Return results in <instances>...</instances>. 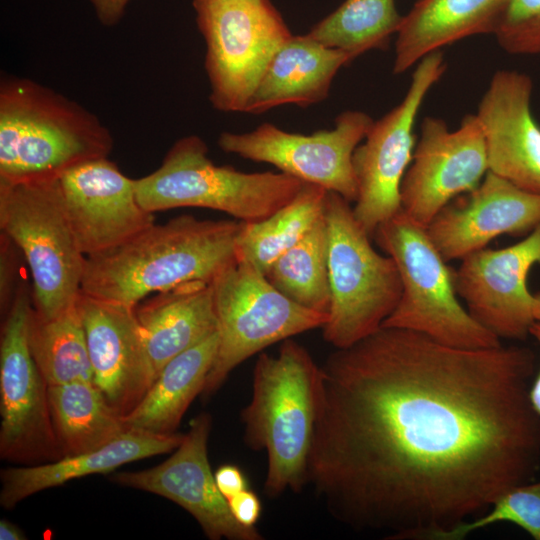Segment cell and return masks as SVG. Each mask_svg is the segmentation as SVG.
Listing matches in <instances>:
<instances>
[{
	"mask_svg": "<svg viewBox=\"0 0 540 540\" xmlns=\"http://www.w3.org/2000/svg\"><path fill=\"white\" fill-rule=\"evenodd\" d=\"M533 351L381 327L320 365L307 484L332 517L437 540L540 466Z\"/></svg>",
	"mask_w": 540,
	"mask_h": 540,
	"instance_id": "obj_1",
	"label": "cell"
},
{
	"mask_svg": "<svg viewBox=\"0 0 540 540\" xmlns=\"http://www.w3.org/2000/svg\"><path fill=\"white\" fill-rule=\"evenodd\" d=\"M239 220L175 217L111 250L87 256L81 292L136 306L147 295L192 282L211 283L236 262Z\"/></svg>",
	"mask_w": 540,
	"mask_h": 540,
	"instance_id": "obj_2",
	"label": "cell"
},
{
	"mask_svg": "<svg viewBox=\"0 0 540 540\" xmlns=\"http://www.w3.org/2000/svg\"><path fill=\"white\" fill-rule=\"evenodd\" d=\"M112 149L109 129L77 102L30 79L1 81V184L56 179Z\"/></svg>",
	"mask_w": 540,
	"mask_h": 540,
	"instance_id": "obj_3",
	"label": "cell"
},
{
	"mask_svg": "<svg viewBox=\"0 0 540 540\" xmlns=\"http://www.w3.org/2000/svg\"><path fill=\"white\" fill-rule=\"evenodd\" d=\"M320 365L292 338L277 354L261 353L255 363L252 393L240 418L244 442L267 458L264 492L274 498L299 493L307 468L318 411Z\"/></svg>",
	"mask_w": 540,
	"mask_h": 540,
	"instance_id": "obj_4",
	"label": "cell"
},
{
	"mask_svg": "<svg viewBox=\"0 0 540 540\" xmlns=\"http://www.w3.org/2000/svg\"><path fill=\"white\" fill-rule=\"evenodd\" d=\"M304 183L281 171L247 173L216 165L197 135L177 140L155 171L133 179L137 200L148 212L208 208L246 223L269 217L294 199Z\"/></svg>",
	"mask_w": 540,
	"mask_h": 540,
	"instance_id": "obj_5",
	"label": "cell"
},
{
	"mask_svg": "<svg viewBox=\"0 0 540 540\" xmlns=\"http://www.w3.org/2000/svg\"><path fill=\"white\" fill-rule=\"evenodd\" d=\"M373 238L395 261L402 283L400 300L382 327L418 332L458 348L502 344L461 305L454 269L448 266L426 227L401 209L377 227Z\"/></svg>",
	"mask_w": 540,
	"mask_h": 540,
	"instance_id": "obj_6",
	"label": "cell"
},
{
	"mask_svg": "<svg viewBox=\"0 0 540 540\" xmlns=\"http://www.w3.org/2000/svg\"><path fill=\"white\" fill-rule=\"evenodd\" d=\"M0 228L28 264L34 313L51 319L74 307L86 256L67 216L59 178L0 183Z\"/></svg>",
	"mask_w": 540,
	"mask_h": 540,
	"instance_id": "obj_7",
	"label": "cell"
},
{
	"mask_svg": "<svg viewBox=\"0 0 540 540\" xmlns=\"http://www.w3.org/2000/svg\"><path fill=\"white\" fill-rule=\"evenodd\" d=\"M350 203L336 192H327L324 219L331 303L321 329L334 348L351 346L379 330L402 293L395 261L373 248Z\"/></svg>",
	"mask_w": 540,
	"mask_h": 540,
	"instance_id": "obj_8",
	"label": "cell"
},
{
	"mask_svg": "<svg viewBox=\"0 0 540 540\" xmlns=\"http://www.w3.org/2000/svg\"><path fill=\"white\" fill-rule=\"evenodd\" d=\"M219 337L202 395L215 393L252 355L303 332L322 328L328 314L300 306L252 265L237 261L211 282Z\"/></svg>",
	"mask_w": 540,
	"mask_h": 540,
	"instance_id": "obj_9",
	"label": "cell"
},
{
	"mask_svg": "<svg viewBox=\"0 0 540 540\" xmlns=\"http://www.w3.org/2000/svg\"><path fill=\"white\" fill-rule=\"evenodd\" d=\"M206 43L209 100L224 112L245 107L277 50L292 36L270 0H193Z\"/></svg>",
	"mask_w": 540,
	"mask_h": 540,
	"instance_id": "obj_10",
	"label": "cell"
},
{
	"mask_svg": "<svg viewBox=\"0 0 540 540\" xmlns=\"http://www.w3.org/2000/svg\"><path fill=\"white\" fill-rule=\"evenodd\" d=\"M445 70L441 50L423 57L402 101L373 122L364 142L354 150L357 198L353 213L371 238L381 223L401 210V183L416 146L414 124L425 97Z\"/></svg>",
	"mask_w": 540,
	"mask_h": 540,
	"instance_id": "obj_11",
	"label": "cell"
},
{
	"mask_svg": "<svg viewBox=\"0 0 540 540\" xmlns=\"http://www.w3.org/2000/svg\"><path fill=\"white\" fill-rule=\"evenodd\" d=\"M33 302L15 294L0 338V456L26 465L62 457L54 433L48 384L32 356L29 328Z\"/></svg>",
	"mask_w": 540,
	"mask_h": 540,
	"instance_id": "obj_12",
	"label": "cell"
},
{
	"mask_svg": "<svg viewBox=\"0 0 540 540\" xmlns=\"http://www.w3.org/2000/svg\"><path fill=\"white\" fill-rule=\"evenodd\" d=\"M373 122L363 111L347 110L337 116L335 127L329 130L305 135L263 123L250 132H222L217 143L226 153L269 163L283 173L355 202L352 156Z\"/></svg>",
	"mask_w": 540,
	"mask_h": 540,
	"instance_id": "obj_13",
	"label": "cell"
},
{
	"mask_svg": "<svg viewBox=\"0 0 540 540\" xmlns=\"http://www.w3.org/2000/svg\"><path fill=\"white\" fill-rule=\"evenodd\" d=\"M488 172L484 137L475 114L451 130L438 117L422 121L400 188L401 209L427 227L454 198L474 190Z\"/></svg>",
	"mask_w": 540,
	"mask_h": 540,
	"instance_id": "obj_14",
	"label": "cell"
},
{
	"mask_svg": "<svg viewBox=\"0 0 540 540\" xmlns=\"http://www.w3.org/2000/svg\"><path fill=\"white\" fill-rule=\"evenodd\" d=\"M540 265V225L521 241L502 249L487 247L463 259L454 284L470 315L500 340H524L536 322L534 294L527 285Z\"/></svg>",
	"mask_w": 540,
	"mask_h": 540,
	"instance_id": "obj_15",
	"label": "cell"
},
{
	"mask_svg": "<svg viewBox=\"0 0 540 540\" xmlns=\"http://www.w3.org/2000/svg\"><path fill=\"white\" fill-rule=\"evenodd\" d=\"M211 426V416L199 414L164 462L145 470L113 473L110 480L175 502L195 518L211 540H261L256 528L235 520L216 485L208 459Z\"/></svg>",
	"mask_w": 540,
	"mask_h": 540,
	"instance_id": "obj_16",
	"label": "cell"
},
{
	"mask_svg": "<svg viewBox=\"0 0 540 540\" xmlns=\"http://www.w3.org/2000/svg\"><path fill=\"white\" fill-rule=\"evenodd\" d=\"M78 245L87 256L118 247L155 224L139 204L133 179L108 157L72 167L59 177Z\"/></svg>",
	"mask_w": 540,
	"mask_h": 540,
	"instance_id": "obj_17",
	"label": "cell"
},
{
	"mask_svg": "<svg viewBox=\"0 0 540 540\" xmlns=\"http://www.w3.org/2000/svg\"><path fill=\"white\" fill-rule=\"evenodd\" d=\"M79 308L93 383L121 417L133 411L155 375L135 306L96 299L81 292Z\"/></svg>",
	"mask_w": 540,
	"mask_h": 540,
	"instance_id": "obj_18",
	"label": "cell"
},
{
	"mask_svg": "<svg viewBox=\"0 0 540 540\" xmlns=\"http://www.w3.org/2000/svg\"><path fill=\"white\" fill-rule=\"evenodd\" d=\"M539 225L540 194L488 171L474 190L454 198L426 228L449 262L485 248L500 235H527Z\"/></svg>",
	"mask_w": 540,
	"mask_h": 540,
	"instance_id": "obj_19",
	"label": "cell"
},
{
	"mask_svg": "<svg viewBox=\"0 0 540 540\" xmlns=\"http://www.w3.org/2000/svg\"><path fill=\"white\" fill-rule=\"evenodd\" d=\"M533 83L516 70H498L477 113L488 171L525 191L540 194V125L531 110Z\"/></svg>",
	"mask_w": 540,
	"mask_h": 540,
	"instance_id": "obj_20",
	"label": "cell"
},
{
	"mask_svg": "<svg viewBox=\"0 0 540 540\" xmlns=\"http://www.w3.org/2000/svg\"><path fill=\"white\" fill-rule=\"evenodd\" d=\"M184 434L129 428L108 444L57 460L1 471L0 504L6 509L40 491L92 474H105L136 460L174 451Z\"/></svg>",
	"mask_w": 540,
	"mask_h": 540,
	"instance_id": "obj_21",
	"label": "cell"
},
{
	"mask_svg": "<svg viewBox=\"0 0 540 540\" xmlns=\"http://www.w3.org/2000/svg\"><path fill=\"white\" fill-rule=\"evenodd\" d=\"M352 60L308 34L292 35L274 54L244 112L260 114L284 104L307 107L327 98L341 67Z\"/></svg>",
	"mask_w": 540,
	"mask_h": 540,
	"instance_id": "obj_22",
	"label": "cell"
},
{
	"mask_svg": "<svg viewBox=\"0 0 540 540\" xmlns=\"http://www.w3.org/2000/svg\"><path fill=\"white\" fill-rule=\"evenodd\" d=\"M509 0H418L396 33L393 73L467 37L495 33Z\"/></svg>",
	"mask_w": 540,
	"mask_h": 540,
	"instance_id": "obj_23",
	"label": "cell"
},
{
	"mask_svg": "<svg viewBox=\"0 0 540 540\" xmlns=\"http://www.w3.org/2000/svg\"><path fill=\"white\" fill-rule=\"evenodd\" d=\"M135 313L155 378L172 358L217 331L211 283L158 292L137 304Z\"/></svg>",
	"mask_w": 540,
	"mask_h": 540,
	"instance_id": "obj_24",
	"label": "cell"
},
{
	"mask_svg": "<svg viewBox=\"0 0 540 540\" xmlns=\"http://www.w3.org/2000/svg\"><path fill=\"white\" fill-rule=\"evenodd\" d=\"M215 331L172 358L156 376L143 399L122 417L129 428L158 434H171L186 410L202 394L218 349Z\"/></svg>",
	"mask_w": 540,
	"mask_h": 540,
	"instance_id": "obj_25",
	"label": "cell"
},
{
	"mask_svg": "<svg viewBox=\"0 0 540 540\" xmlns=\"http://www.w3.org/2000/svg\"><path fill=\"white\" fill-rule=\"evenodd\" d=\"M48 401L62 457L98 449L129 429L93 381L48 386Z\"/></svg>",
	"mask_w": 540,
	"mask_h": 540,
	"instance_id": "obj_26",
	"label": "cell"
},
{
	"mask_svg": "<svg viewBox=\"0 0 540 540\" xmlns=\"http://www.w3.org/2000/svg\"><path fill=\"white\" fill-rule=\"evenodd\" d=\"M327 190L304 183L289 203L269 217L242 223L236 243V260L264 273L287 250L302 240L324 215Z\"/></svg>",
	"mask_w": 540,
	"mask_h": 540,
	"instance_id": "obj_27",
	"label": "cell"
},
{
	"mask_svg": "<svg viewBox=\"0 0 540 540\" xmlns=\"http://www.w3.org/2000/svg\"><path fill=\"white\" fill-rule=\"evenodd\" d=\"M29 345L48 386L93 381L84 326L77 304L51 319H42L33 310Z\"/></svg>",
	"mask_w": 540,
	"mask_h": 540,
	"instance_id": "obj_28",
	"label": "cell"
},
{
	"mask_svg": "<svg viewBox=\"0 0 540 540\" xmlns=\"http://www.w3.org/2000/svg\"><path fill=\"white\" fill-rule=\"evenodd\" d=\"M265 276L290 300L307 309L328 314L331 292L324 215L302 240L271 264Z\"/></svg>",
	"mask_w": 540,
	"mask_h": 540,
	"instance_id": "obj_29",
	"label": "cell"
},
{
	"mask_svg": "<svg viewBox=\"0 0 540 540\" xmlns=\"http://www.w3.org/2000/svg\"><path fill=\"white\" fill-rule=\"evenodd\" d=\"M402 19L395 0H345L307 34L354 60L370 50L385 49Z\"/></svg>",
	"mask_w": 540,
	"mask_h": 540,
	"instance_id": "obj_30",
	"label": "cell"
},
{
	"mask_svg": "<svg viewBox=\"0 0 540 540\" xmlns=\"http://www.w3.org/2000/svg\"><path fill=\"white\" fill-rule=\"evenodd\" d=\"M473 521H465L442 533L437 540H460L470 533L489 525L509 522L540 540V480L517 485L501 497Z\"/></svg>",
	"mask_w": 540,
	"mask_h": 540,
	"instance_id": "obj_31",
	"label": "cell"
},
{
	"mask_svg": "<svg viewBox=\"0 0 540 540\" xmlns=\"http://www.w3.org/2000/svg\"><path fill=\"white\" fill-rule=\"evenodd\" d=\"M494 35L509 54H540V0H509Z\"/></svg>",
	"mask_w": 540,
	"mask_h": 540,
	"instance_id": "obj_32",
	"label": "cell"
},
{
	"mask_svg": "<svg viewBox=\"0 0 540 540\" xmlns=\"http://www.w3.org/2000/svg\"><path fill=\"white\" fill-rule=\"evenodd\" d=\"M230 511L235 520L244 527L255 528L261 515V502L258 496L246 489L227 500Z\"/></svg>",
	"mask_w": 540,
	"mask_h": 540,
	"instance_id": "obj_33",
	"label": "cell"
},
{
	"mask_svg": "<svg viewBox=\"0 0 540 540\" xmlns=\"http://www.w3.org/2000/svg\"><path fill=\"white\" fill-rule=\"evenodd\" d=\"M216 485L228 500L232 496L248 489L247 480L239 467L232 464L220 466L214 473Z\"/></svg>",
	"mask_w": 540,
	"mask_h": 540,
	"instance_id": "obj_34",
	"label": "cell"
},
{
	"mask_svg": "<svg viewBox=\"0 0 540 540\" xmlns=\"http://www.w3.org/2000/svg\"><path fill=\"white\" fill-rule=\"evenodd\" d=\"M93 6L97 19L104 26L116 25L124 16L131 0H88Z\"/></svg>",
	"mask_w": 540,
	"mask_h": 540,
	"instance_id": "obj_35",
	"label": "cell"
},
{
	"mask_svg": "<svg viewBox=\"0 0 540 540\" xmlns=\"http://www.w3.org/2000/svg\"><path fill=\"white\" fill-rule=\"evenodd\" d=\"M530 335L533 336L540 345V323L535 322L530 330ZM529 399L535 412L540 416V369L535 374L529 389Z\"/></svg>",
	"mask_w": 540,
	"mask_h": 540,
	"instance_id": "obj_36",
	"label": "cell"
},
{
	"mask_svg": "<svg viewBox=\"0 0 540 540\" xmlns=\"http://www.w3.org/2000/svg\"><path fill=\"white\" fill-rule=\"evenodd\" d=\"M0 539L1 540H25L27 539L23 531L14 523L6 520H0Z\"/></svg>",
	"mask_w": 540,
	"mask_h": 540,
	"instance_id": "obj_37",
	"label": "cell"
},
{
	"mask_svg": "<svg viewBox=\"0 0 540 540\" xmlns=\"http://www.w3.org/2000/svg\"><path fill=\"white\" fill-rule=\"evenodd\" d=\"M533 314L535 321L540 323V292L534 294Z\"/></svg>",
	"mask_w": 540,
	"mask_h": 540,
	"instance_id": "obj_38",
	"label": "cell"
}]
</instances>
